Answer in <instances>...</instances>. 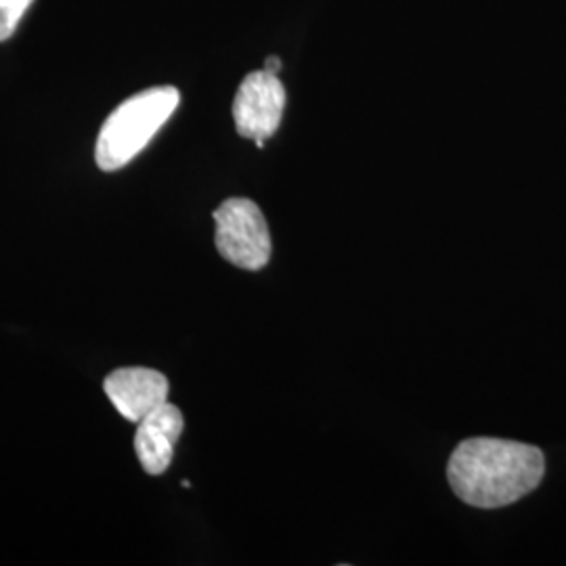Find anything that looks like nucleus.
<instances>
[{
    "label": "nucleus",
    "mask_w": 566,
    "mask_h": 566,
    "mask_svg": "<svg viewBox=\"0 0 566 566\" xmlns=\"http://www.w3.org/2000/svg\"><path fill=\"white\" fill-rule=\"evenodd\" d=\"M179 103L181 93L175 86H154L122 102L103 122L95 145L97 166L114 172L135 160L170 120Z\"/></svg>",
    "instance_id": "2"
},
{
    "label": "nucleus",
    "mask_w": 566,
    "mask_h": 566,
    "mask_svg": "<svg viewBox=\"0 0 566 566\" xmlns=\"http://www.w3.org/2000/svg\"><path fill=\"white\" fill-rule=\"evenodd\" d=\"M285 88L277 74L266 70L252 72L243 78L233 99V120L243 139L259 147L275 135L285 112Z\"/></svg>",
    "instance_id": "4"
},
{
    "label": "nucleus",
    "mask_w": 566,
    "mask_h": 566,
    "mask_svg": "<svg viewBox=\"0 0 566 566\" xmlns=\"http://www.w3.org/2000/svg\"><path fill=\"white\" fill-rule=\"evenodd\" d=\"M185 428V418L177 405L164 403L143 418L135 434V451L143 470L160 476L172 464L175 446Z\"/></svg>",
    "instance_id": "6"
},
{
    "label": "nucleus",
    "mask_w": 566,
    "mask_h": 566,
    "mask_svg": "<svg viewBox=\"0 0 566 566\" xmlns=\"http://www.w3.org/2000/svg\"><path fill=\"white\" fill-rule=\"evenodd\" d=\"M34 0H0V42L9 41Z\"/></svg>",
    "instance_id": "7"
},
{
    "label": "nucleus",
    "mask_w": 566,
    "mask_h": 566,
    "mask_svg": "<svg viewBox=\"0 0 566 566\" xmlns=\"http://www.w3.org/2000/svg\"><path fill=\"white\" fill-rule=\"evenodd\" d=\"M544 453L506 439H465L449 458L447 479L468 506L504 507L523 500L542 483Z\"/></svg>",
    "instance_id": "1"
},
{
    "label": "nucleus",
    "mask_w": 566,
    "mask_h": 566,
    "mask_svg": "<svg viewBox=\"0 0 566 566\" xmlns=\"http://www.w3.org/2000/svg\"><path fill=\"white\" fill-rule=\"evenodd\" d=\"M103 388L122 418L133 424H139L160 405L168 403L170 392L166 376L149 367L116 369L105 378Z\"/></svg>",
    "instance_id": "5"
},
{
    "label": "nucleus",
    "mask_w": 566,
    "mask_h": 566,
    "mask_svg": "<svg viewBox=\"0 0 566 566\" xmlns=\"http://www.w3.org/2000/svg\"><path fill=\"white\" fill-rule=\"evenodd\" d=\"M264 70L271 74H277L282 70V60L280 57H266L264 61Z\"/></svg>",
    "instance_id": "8"
},
{
    "label": "nucleus",
    "mask_w": 566,
    "mask_h": 566,
    "mask_svg": "<svg viewBox=\"0 0 566 566\" xmlns=\"http://www.w3.org/2000/svg\"><path fill=\"white\" fill-rule=\"evenodd\" d=\"M217 250L227 263L261 271L271 261V233L263 210L245 198L224 200L214 210Z\"/></svg>",
    "instance_id": "3"
}]
</instances>
